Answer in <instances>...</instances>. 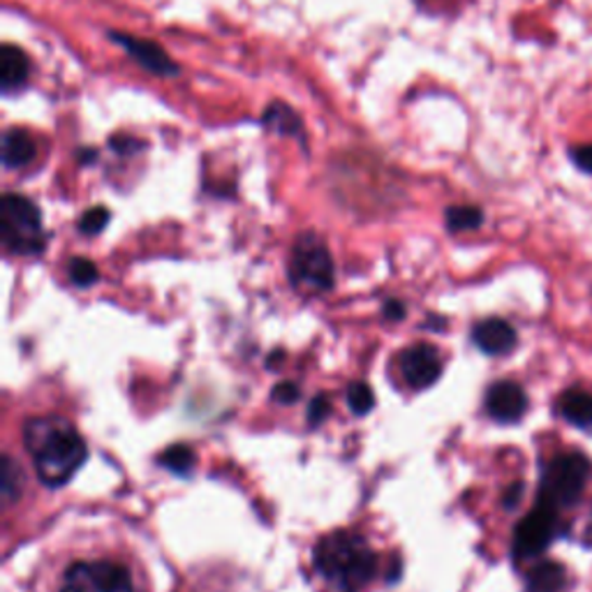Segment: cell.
I'll return each instance as SVG.
<instances>
[{
  "mask_svg": "<svg viewBox=\"0 0 592 592\" xmlns=\"http://www.w3.org/2000/svg\"><path fill=\"white\" fill-rule=\"evenodd\" d=\"M24 444L35 473L51 489L65 487L86 463L88 450L75 426L61 417H38L24 426Z\"/></svg>",
  "mask_w": 592,
  "mask_h": 592,
  "instance_id": "obj_1",
  "label": "cell"
},
{
  "mask_svg": "<svg viewBox=\"0 0 592 592\" xmlns=\"http://www.w3.org/2000/svg\"><path fill=\"white\" fill-rule=\"evenodd\" d=\"M0 241L12 255H40L47 237L42 227V213L28 197L8 192L0 202Z\"/></svg>",
  "mask_w": 592,
  "mask_h": 592,
  "instance_id": "obj_3",
  "label": "cell"
},
{
  "mask_svg": "<svg viewBox=\"0 0 592 592\" xmlns=\"http://www.w3.org/2000/svg\"><path fill=\"white\" fill-rule=\"evenodd\" d=\"M264 123L266 128H272L280 135H292L299 137L303 133V123L299 118V114L292 110V106H287L282 102H276L266 110L264 114Z\"/></svg>",
  "mask_w": 592,
  "mask_h": 592,
  "instance_id": "obj_16",
  "label": "cell"
},
{
  "mask_svg": "<svg viewBox=\"0 0 592 592\" xmlns=\"http://www.w3.org/2000/svg\"><path fill=\"white\" fill-rule=\"evenodd\" d=\"M35 141L22 128H10L3 135V165L8 169H22L35 158Z\"/></svg>",
  "mask_w": 592,
  "mask_h": 592,
  "instance_id": "obj_13",
  "label": "cell"
},
{
  "mask_svg": "<svg viewBox=\"0 0 592 592\" xmlns=\"http://www.w3.org/2000/svg\"><path fill=\"white\" fill-rule=\"evenodd\" d=\"M521 497H524V483L521 481L512 483V487L505 493V497H502V505H505V509H514V507H518Z\"/></svg>",
  "mask_w": 592,
  "mask_h": 592,
  "instance_id": "obj_26",
  "label": "cell"
},
{
  "mask_svg": "<svg viewBox=\"0 0 592 592\" xmlns=\"http://www.w3.org/2000/svg\"><path fill=\"white\" fill-rule=\"evenodd\" d=\"M560 417L579 428L592 426V393L581 389H569L565 391L558 401Z\"/></svg>",
  "mask_w": 592,
  "mask_h": 592,
  "instance_id": "obj_15",
  "label": "cell"
},
{
  "mask_svg": "<svg viewBox=\"0 0 592 592\" xmlns=\"http://www.w3.org/2000/svg\"><path fill=\"white\" fill-rule=\"evenodd\" d=\"M569 158L574 160V165H577L579 169L592 174V143H590V147H577V149H571Z\"/></svg>",
  "mask_w": 592,
  "mask_h": 592,
  "instance_id": "obj_24",
  "label": "cell"
},
{
  "mask_svg": "<svg viewBox=\"0 0 592 592\" xmlns=\"http://www.w3.org/2000/svg\"><path fill=\"white\" fill-rule=\"evenodd\" d=\"M483 223V213L477 206H452L446 209V227L450 231H470Z\"/></svg>",
  "mask_w": 592,
  "mask_h": 592,
  "instance_id": "obj_18",
  "label": "cell"
},
{
  "mask_svg": "<svg viewBox=\"0 0 592 592\" xmlns=\"http://www.w3.org/2000/svg\"><path fill=\"white\" fill-rule=\"evenodd\" d=\"M528 410V396L521 385L516 382H495L487 391V412L500 424L521 421Z\"/></svg>",
  "mask_w": 592,
  "mask_h": 592,
  "instance_id": "obj_10",
  "label": "cell"
},
{
  "mask_svg": "<svg viewBox=\"0 0 592 592\" xmlns=\"http://www.w3.org/2000/svg\"><path fill=\"white\" fill-rule=\"evenodd\" d=\"M401 373L407 387L426 389L436 385L442 375V356L433 345H412L401 356Z\"/></svg>",
  "mask_w": 592,
  "mask_h": 592,
  "instance_id": "obj_8",
  "label": "cell"
},
{
  "mask_svg": "<svg viewBox=\"0 0 592 592\" xmlns=\"http://www.w3.org/2000/svg\"><path fill=\"white\" fill-rule=\"evenodd\" d=\"M194 452L190 450L188 444H172L160 456V465H165V468L174 475H190L194 468Z\"/></svg>",
  "mask_w": 592,
  "mask_h": 592,
  "instance_id": "obj_17",
  "label": "cell"
},
{
  "mask_svg": "<svg viewBox=\"0 0 592 592\" xmlns=\"http://www.w3.org/2000/svg\"><path fill=\"white\" fill-rule=\"evenodd\" d=\"M59 592H137L130 569L116 560H79L72 565Z\"/></svg>",
  "mask_w": 592,
  "mask_h": 592,
  "instance_id": "obj_5",
  "label": "cell"
},
{
  "mask_svg": "<svg viewBox=\"0 0 592 592\" xmlns=\"http://www.w3.org/2000/svg\"><path fill=\"white\" fill-rule=\"evenodd\" d=\"M329 415V403L325 396H317L311 407H308V417H311V424H319L325 421V417Z\"/></svg>",
  "mask_w": 592,
  "mask_h": 592,
  "instance_id": "obj_25",
  "label": "cell"
},
{
  "mask_svg": "<svg viewBox=\"0 0 592 592\" xmlns=\"http://www.w3.org/2000/svg\"><path fill=\"white\" fill-rule=\"evenodd\" d=\"M290 278L297 287L313 292H327L333 287L336 272L329 248L315 235L297 239L290 262Z\"/></svg>",
  "mask_w": 592,
  "mask_h": 592,
  "instance_id": "obj_6",
  "label": "cell"
},
{
  "mask_svg": "<svg viewBox=\"0 0 592 592\" xmlns=\"http://www.w3.org/2000/svg\"><path fill=\"white\" fill-rule=\"evenodd\" d=\"M110 38L130 53V59H135L143 70L153 72L158 77H174L178 72V65L169 59V53L151 42V40H139L135 35H125V33H110Z\"/></svg>",
  "mask_w": 592,
  "mask_h": 592,
  "instance_id": "obj_9",
  "label": "cell"
},
{
  "mask_svg": "<svg viewBox=\"0 0 592 592\" xmlns=\"http://www.w3.org/2000/svg\"><path fill=\"white\" fill-rule=\"evenodd\" d=\"M560 530V521H558V509L549 507L546 502L537 500L534 509L524 518V521H518L516 530H514V542H512V553L514 560H530L537 558V555H542L551 542L558 537Z\"/></svg>",
  "mask_w": 592,
  "mask_h": 592,
  "instance_id": "obj_7",
  "label": "cell"
},
{
  "mask_svg": "<svg viewBox=\"0 0 592 592\" xmlns=\"http://www.w3.org/2000/svg\"><path fill=\"white\" fill-rule=\"evenodd\" d=\"M106 223H110V211H106L104 206H93L81 215L79 231L86 237H96L106 227Z\"/></svg>",
  "mask_w": 592,
  "mask_h": 592,
  "instance_id": "obj_22",
  "label": "cell"
},
{
  "mask_svg": "<svg viewBox=\"0 0 592 592\" xmlns=\"http://www.w3.org/2000/svg\"><path fill=\"white\" fill-rule=\"evenodd\" d=\"M583 542H585V546H590V549H592V516H590V524H588V528H585Z\"/></svg>",
  "mask_w": 592,
  "mask_h": 592,
  "instance_id": "obj_28",
  "label": "cell"
},
{
  "mask_svg": "<svg viewBox=\"0 0 592 592\" xmlns=\"http://www.w3.org/2000/svg\"><path fill=\"white\" fill-rule=\"evenodd\" d=\"M348 405H350V410L354 412L356 417L368 415V412L375 407L373 389L368 385H364V382H354L348 389Z\"/></svg>",
  "mask_w": 592,
  "mask_h": 592,
  "instance_id": "obj_21",
  "label": "cell"
},
{
  "mask_svg": "<svg viewBox=\"0 0 592 592\" xmlns=\"http://www.w3.org/2000/svg\"><path fill=\"white\" fill-rule=\"evenodd\" d=\"M67 274H70V280L75 282L77 287H91V285H96L100 280L98 266L91 260H86V257L72 260L70 266H67Z\"/></svg>",
  "mask_w": 592,
  "mask_h": 592,
  "instance_id": "obj_20",
  "label": "cell"
},
{
  "mask_svg": "<svg viewBox=\"0 0 592 592\" xmlns=\"http://www.w3.org/2000/svg\"><path fill=\"white\" fill-rule=\"evenodd\" d=\"M30 75V61L26 53L14 47L3 45L0 49V91L12 93L16 88H22Z\"/></svg>",
  "mask_w": 592,
  "mask_h": 592,
  "instance_id": "obj_12",
  "label": "cell"
},
{
  "mask_svg": "<svg viewBox=\"0 0 592 592\" xmlns=\"http://www.w3.org/2000/svg\"><path fill=\"white\" fill-rule=\"evenodd\" d=\"M0 468H3V481H0V491H3V505L10 507L22 493V475H20L22 470L16 468V463L8 454L3 456V465H0Z\"/></svg>",
  "mask_w": 592,
  "mask_h": 592,
  "instance_id": "obj_19",
  "label": "cell"
},
{
  "mask_svg": "<svg viewBox=\"0 0 592 592\" xmlns=\"http://www.w3.org/2000/svg\"><path fill=\"white\" fill-rule=\"evenodd\" d=\"M317 577L333 592H358L378 574V555L356 532H331L313 553Z\"/></svg>",
  "mask_w": 592,
  "mask_h": 592,
  "instance_id": "obj_2",
  "label": "cell"
},
{
  "mask_svg": "<svg viewBox=\"0 0 592 592\" xmlns=\"http://www.w3.org/2000/svg\"><path fill=\"white\" fill-rule=\"evenodd\" d=\"M385 313L391 317V319H401L405 315V308L401 306L399 301H387L385 303Z\"/></svg>",
  "mask_w": 592,
  "mask_h": 592,
  "instance_id": "obj_27",
  "label": "cell"
},
{
  "mask_svg": "<svg viewBox=\"0 0 592 592\" xmlns=\"http://www.w3.org/2000/svg\"><path fill=\"white\" fill-rule=\"evenodd\" d=\"M590 475V461L583 454L555 456L542 477L540 502H546L553 509H567L577 505L583 495Z\"/></svg>",
  "mask_w": 592,
  "mask_h": 592,
  "instance_id": "obj_4",
  "label": "cell"
},
{
  "mask_svg": "<svg viewBox=\"0 0 592 592\" xmlns=\"http://www.w3.org/2000/svg\"><path fill=\"white\" fill-rule=\"evenodd\" d=\"M473 340L483 354L502 356V354H509L516 348L518 338L509 322L491 317V319H481L473 329Z\"/></svg>",
  "mask_w": 592,
  "mask_h": 592,
  "instance_id": "obj_11",
  "label": "cell"
},
{
  "mask_svg": "<svg viewBox=\"0 0 592 592\" xmlns=\"http://www.w3.org/2000/svg\"><path fill=\"white\" fill-rule=\"evenodd\" d=\"M272 396H274L278 403H282V405H290V403L299 401L301 391H299V387H297L294 382H280V385L274 389Z\"/></svg>",
  "mask_w": 592,
  "mask_h": 592,
  "instance_id": "obj_23",
  "label": "cell"
},
{
  "mask_svg": "<svg viewBox=\"0 0 592 592\" xmlns=\"http://www.w3.org/2000/svg\"><path fill=\"white\" fill-rule=\"evenodd\" d=\"M567 569L560 563H537L526 577V592H565Z\"/></svg>",
  "mask_w": 592,
  "mask_h": 592,
  "instance_id": "obj_14",
  "label": "cell"
}]
</instances>
